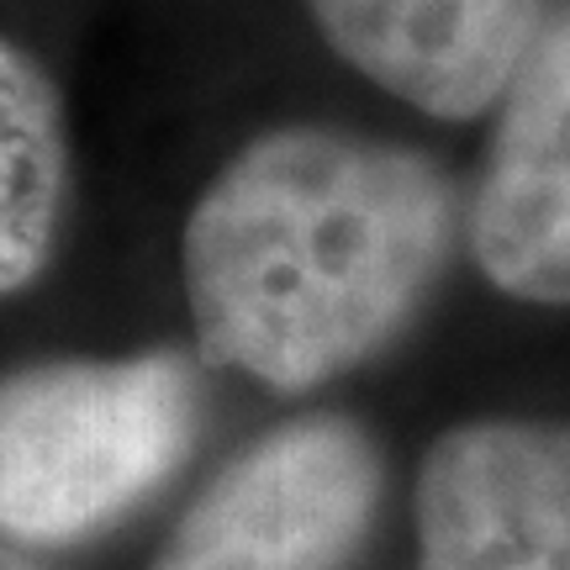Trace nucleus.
Segmentation results:
<instances>
[{
    "label": "nucleus",
    "instance_id": "f257e3e1",
    "mask_svg": "<svg viewBox=\"0 0 570 570\" xmlns=\"http://www.w3.org/2000/svg\"><path fill=\"white\" fill-rule=\"evenodd\" d=\"M460 233V190L428 154L338 127H269L185 217L202 360L269 391L327 386L423 317Z\"/></svg>",
    "mask_w": 570,
    "mask_h": 570
},
{
    "label": "nucleus",
    "instance_id": "7ed1b4c3",
    "mask_svg": "<svg viewBox=\"0 0 570 570\" xmlns=\"http://www.w3.org/2000/svg\"><path fill=\"white\" fill-rule=\"evenodd\" d=\"M381 497L375 433L344 412H312L244 449L190 502L154 570H348Z\"/></svg>",
    "mask_w": 570,
    "mask_h": 570
},
{
    "label": "nucleus",
    "instance_id": "f03ea898",
    "mask_svg": "<svg viewBox=\"0 0 570 570\" xmlns=\"http://www.w3.org/2000/svg\"><path fill=\"white\" fill-rule=\"evenodd\" d=\"M202 423V365L180 348L6 370L0 533L27 550H69L122 529L175 481Z\"/></svg>",
    "mask_w": 570,
    "mask_h": 570
},
{
    "label": "nucleus",
    "instance_id": "0eeeda50",
    "mask_svg": "<svg viewBox=\"0 0 570 570\" xmlns=\"http://www.w3.org/2000/svg\"><path fill=\"white\" fill-rule=\"evenodd\" d=\"M63 96L21 42L0 38V306L53 265L69 217Z\"/></svg>",
    "mask_w": 570,
    "mask_h": 570
},
{
    "label": "nucleus",
    "instance_id": "6e6552de",
    "mask_svg": "<svg viewBox=\"0 0 570 570\" xmlns=\"http://www.w3.org/2000/svg\"><path fill=\"white\" fill-rule=\"evenodd\" d=\"M0 570H53V566H42L38 550H27V544H17V539L0 533Z\"/></svg>",
    "mask_w": 570,
    "mask_h": 570
},
{
    "label": "nucleus",
    "instance_id": "423d86ee",
    "mask_svg": "<svg viewBox=\"0 0 570 570\" xmlns=\"http://www.w3.org/2000/svg\"><path fill=\"white\" fill-rule=\"evenodd\" d=\"M317 32L365 80L439 122L497 111L550 0H306Z\"/></svg>",
    "mask_w": 570,
    "mask_h": 570
},
{
    "label": "nucleus",
    "instance_id": "20e7f679",
    "mask_svg": "<svg viewBox=\"0 0 570 570\" xmlns=\"http://www.w3.org/2000/svg\"><path fill=\"white\" fill-rule=\"evenodd\" d=\"M417 570H570V423L481 417L417 465Z\"/></svg>",
    "mask_w": 570,
    "mask_h": 570
},
{
    "label": "nucleus",
    "instance_id": "39448f33",
    "mask_svg": "<svg viewBox=\"0 0 570 570\" xmlns=\"http://www.w3.org/2000/svg\"><path fill=\"white\" fill-rule=\"evenodd\" d=\"M465 238L502 296L570 306V0H550L539 38L497 101Z\"/></svg>",
    "mask_w": 570,
    "mask_h": 570
}]
</instances>
